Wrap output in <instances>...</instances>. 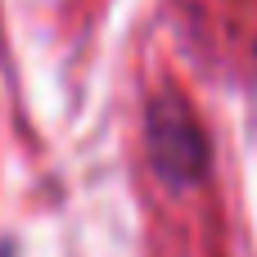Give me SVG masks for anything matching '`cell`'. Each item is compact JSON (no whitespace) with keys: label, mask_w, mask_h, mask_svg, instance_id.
Masks as SVG:
<instances>
[{"label":"cell","mask_w":257,"mask_h":257,"mask_svg":"<svg viewBox=\"0 0 257 257\" xmlns=\"http://www.w3.org/2000/svg\"><path fill=\"white\" fill-rule=\"evenodd\" d=\"M149 149L167 181H194L208 158V145L181 99H158L149 108Z\"/></svg>","instance_id":"cell-1"}]
</instances>
